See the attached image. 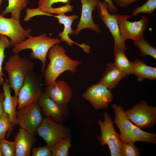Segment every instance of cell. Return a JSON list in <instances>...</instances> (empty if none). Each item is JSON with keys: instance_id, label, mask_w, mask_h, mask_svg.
I'll use <instances>...</instances> for the list:
<instances>
[{"instance_id": "6da1fadb", "label": "cell", "mask_w": 156, "mask_h": 156, "mask_svg": "<svg viewBox=\"0 0 156 156\" xmlns=\"http://www.w3.org/2000/svg\"><path fill=\"white\" fill-rule=\"evenodd\" d=\"M48 56L49 62L43 72L44 83L47 86L57 80L65 72L72 73L77 71L81 62L74 60L66 54L65 49L59 44H55L49 50Z\"/></svg>"}, {"instance_id": "7a4b0ae2", "label": "cell", "mask_w": 156, "mask_h": 156, "mask_svg": "<svg viewBox=\"0 0 156 156\" xmlns=\"http://www.w3.org/2000/svg\"><path fill=\"white\" fill-rule=\"evenodd\" d=\"M61 42V40L57 38L48 37L46 33L36 36L30 35L24 41L13 47L12 52L13 54H18L23 50H31L32 52L29 55L30 57L33 59H38L41 61L43 72L45 68L47 56L50 49Z\"/></svg>"}, {"instance_id": "3957f363", "label": "cell", "mask_w": 156, "mask_h": 156, "mask_svg": "<svg viewBox=\"0 0 156 156\" xmlns=\"http://www.w3.org/2000/svg\"><path fill=\"white\" fill-rule=\"evenodd\" d=\"M34 67V62L26 57L14 54L10 56L4 70L8 73L9 86L14 90V96L18 97L25 78Z\"/></svg>"}, {"instance_id": "277c9868", "label": "cell", "mask_w": 156, "mask_h": 156, "mask_svg": "<svg viewBox=\"0 0 156 156\" xmlns=\"http://www.w3.org/2000/svg\"><path fill=\"white\" fill-rule=\"evenodd\" d=\"M44 92L41 75H38L34 70L31 71L25 78L19 90L18 109L38 102Z\"/></svg>"}, {"instance_id": "5b68a950", "label": "cell", "mask_w": 156, "mask_h": 156, "mask_svg": "<svg viewBox=\"0 0 156 156\" xmlns=\"http://www.w3.org/2000/svg\"><path fill=\"white\" fill-rule=\"evenodd\" d=\"M124 112L130 121L140 129L151 127L156 123V107L149 105L144 100L140 101Z\"/></svg>"}, {"instance_id": "8992f818", "label": "cell", "mask_w": 156, "mask_h": 156, "mask_svg": "<svg viewBox=\"0 0 156 156\" xmlns=\"http://www.w3.org/2000/svg\"><path fill=\"white\" fill-rule=\"evenodd\" d=\"M113 14L117 19L123 41L125 42L127 39L135 41L144 38V32L147 28L148 17L144 16L139 21L131 22L127 20L131 17V15Z\"/></svg>"}, {"instance_id": "52a82bcc", "label": "cell", "mask_w": 156, "mask_h": 156, "mask_svg": "<svg viewBox=\"0 0 156 156\" xmlns=\"http://www.w3.org/2000/svg\"><path fill=\"white\" fill-rule=\"evenodd\" d=\"M103 121L99 120L101 134L98 139L102 145H107L111 156H120V147L122 141L120 134L117 133L114 128L112 119L107 112L103 114Z\"/></svg>"}, {"instance_id": "ba28073f", "label": "cell", "mask_w": 156, "mask_h": 156, "mask_svg": "<svg viewBox=\"0 0 156 156\" xmlns=\"http://www.w3.org/2000/svg\"><path fill=\"white\" fill-rule=\"evenodd\" d=\"M16 117L20 128L34 135L43 119L41 109L38 102L18 109L16 111Z\"/></svg>"}, {"instance_id": "9c48e42d", "label": "cell", "mask_w": 156, "mask_h": 156, "mask_svg": "<svg viewBox=\"0 0 156 156\" xmlns=\"http://www.w3.org/2000/svg\"><path fill=\"white\" fill-rule=\"evenodd\" d=\"M37 133L52 148L60 140L70 136L68 128L47 117L43 118Z\"/></svg>"}, {"instance_id": "30bf717a", "label": "cell", "mask_w": 156, "mask_h": 156, "mask_svg": "<svg viewBox=\"0 0 156 156\" xmlns=\"http://www.w3.org/2000/svg\"><path fill=\"white\" fill-rule=\"evenodd\" d=\"M20 22L13 17L6 18L0 14V35L10 38V47H13L24 41L31 32V28L24 29Z\"/></svg>"}, {"instance_id": "8fae6325", "label": "cell", "mask_w": 156, "mask_h": 156, "mask_svg": "<svg viewBox=\"0 0 156 156\" xmlns=\"http://www.w3.org/2000/svg\"><path fill=\"white\" fill-rule=\"evenodd\" d=\"M82 97L89 101L95 109L98 110L107 108L113 96L110 90L98 83L88 88Z\"/></svg>"}, {"instance_id": "7c38bea8", "label": "cell", "mask_w": 156, "mask_h": 156, "mask_svg": "<svg viewBox=\"0 0 156 156\" xmlns=\"http://www.w3.org/2000/svg\"><path fill=\"white\" fill-rule=\"evenodd\" d=\"M38 102L42 112L46 117L61 124L66 120L69 113L67 105L57 103L44 92L41 95Z\"/></svg>"}, {"instance_id": "4fadbf2b", "label": "cell", "mask_w": 156, "mask_h": 156, "mask_svg": "<svg viewBox=\"0 0 156 156\" xmlns=\"http://www.w3.org/2000/svg\"><path fill=\"white\" fill-rule=\"evenodd\" d=\"M97 6L99 16L109 29L114 40V46L122 47L126 51L125 42L121 39L117 19L114 14L109 13L107 4L105 1L101 2L99 0Z\"/></svg>"}, {"instance_id": "5bb4252c", "label": "cell", "mask_w": 156, "mask_h": 156, "mask_svg": "<svg viewBox=\"0 0 156 156\" xmlns=\"http://www.w3.org/2000/svg\"><path fill=\"white\" fill-rule=\"evenodd\" d=\"M44 92L57 103L67 105L73 97L72 89L69 85L63 80H56L46 86Z\"/></svg>"}, {"instance_id": "9a60e30c", "label": "cell", "mask_w": 156, "mask_h": 156, "mask_svg": "<svg viewBox=\"0 0 156 156\" xmlns=\"http://www.w3.org/2000/svg\"><path fill=\"white\" fill-rule=\"evenodd\" d=\"M82 5L81 16L76 29L74 31L75 35H77L82 30L90 29L96 32L101 31L99 25L94 22L92 13L97 6L99 0H80Z\"/></svg>"}, {"instance_id": "2e32d148", "label": "cell", "mask_w": 156, "mask_h": 156, "mask_svg": "<svg viewBox=\"0 0 156 156\" xmlns=\"http://www.w3.org/2000/svg\"><path fill=\"white\" fill-rule=\"evenodd\" d=\"M3 90L4 94L3 106L4 112L9 115L10 126L7 134V137L9 138L13 131L15 125H17L16 108L18 104V97L12 96L8 79L5 78L3 84Z\"/></svg>"}, {"instance_id": "e0dca14e", "label": "cell", "mask_w": 156, "mask_h": 156, "mask_svg": "<svg viewBox=\"0 0 156 156\" xmlns=\"http://www.w3.org/2000/svg\"><path fill=\"white\" fill-rule=\"evenodd\" d=\"M58 19L60 24L64 25V28L63 31L58 34V36L60 37L61 41L65 42L70 46H72L75 44L81 47L83 50L88 53L90 51V47L88 44L83 43L80 44L76 43L72 40L69 37V34H73L74 31L72 28V25L74 21L77 19L78 16L77 14H73L70 16H66L64 13H62L57 15H52Z\"/></svg>"}, {"instance_id": "ac0fdd59", "label": "cell", "mask_w": 156, "mask_h": 156, "mask_svg": "<svg viewBox=\"0 0 156 156\" xmlns=\"http://www.w3.org/2000/svg\"><path fill=\"white\" fill-rule=\"evenodd\" d=\"M111 107L114 109L115 115L114 122L116 124L120 130L122 141L133 143L131 137L133 124L126 115L121 106L114 103Z\"/></svg>"}, {"instance_id": "d6986e66", "label": "cell", "mask_w": 156, "mask_h": 156, "mask_svg": "<svg viewBox=\"0 0 156 156\" xmlns=\"http://www.w3.org/2000/svg\"><path fill=\"white\" fill-rule=\"evenodd\" d=\"M34 135L25 129L20 128L15 136V156H30L32 147L36 142Z\"/></svg>"}, {"instance_id": "ffe728a7", "label": "cell", "mask_w": 156, "mask_h": 156, "mask_svg": "<svg viewBox=\"0 0 156 156\" xmlns=\"http://www.w3.org/2000/svg\"><path fill=\"white\" fill-rule=\"evenodd\" d=\"M128 76L114 63H108L98 83L111 90L116 88L119 82Z\"/></svg>"}, {"instance_id": "44dd1931", "label": "cell", "mask_w": 156, "mask_h": 156, "mask_svg": "<svg viewBox=\"0 0 156 156\" xmlns=\"http://www.w3.org/2000/svg\"><path fill=\"white\" fill-rule=\"evenodd\" d=\"M132 70L140 82L145 79L153 81L156 78V67L148 66L142 60L136 59L132 62Z\"/></svg>"}, {"instance_id": "7402d4cb", "label": "cell", "mask_w": 156, "mask_h": 156, "mask_svg": "<svg viewBox=\"0 0 156 156\" xmlns=\"http://www.w3.org/2000/svg\"><path fill=\"white\" fill-rule=\"evenodd\" d=\"M114 50L115 55L114 64L128 76L132 74V62L129 61L126 56L125 49L122 47L114 46Z\"/></svg>"}, {"instance_id": "603a6c76", "label": "cell", "mask_w": 156, "mask_h": 156, "mask_svg": "<svg viewBox=\"0 0 156 156\" xmlns=\"http://www.w3.org/2000/svg\"><path fill=\"white\" fill-rule=\"evenodd\" d=\"M8 5L2 11L1 14L3 16L8 13H10L11 17L20 21L21 11L26 8L29 0H8Z\"/></svg>"}, {"instance_id": "cb8c5ba5", "label": "cell", "mask_w": 156, "mask_h": 156, "mask_svg": "<svg viewBox=\"0 0 156 156\" xmlns=\"http://www.w3.org/2000/svg\"><path fill=\"white\" fill-rule=\"evenodd\" d=\"M131 140L134 143L142 141L156 144V134L144 131L133 124L131 131Z\"/></svg>"}, {"instance_id": "d4e9b609", "label": "cell", "mask_w": 156, "mask_h": 156, "mask_svg": "<svg viewBox=\"0 0 156 156\" xmlns=\"http://www.w3.org/2000/svg\"><path fill=\"white\" fill-rule=\"evenodd\" d=\"M71 137L69 136L60 140L52 147V156H68L71 146Z\"/></svg>"}, {"instance_id": "484cf974", "label": "cell", "mask_w": 156, "mask_h": 156, "mask_svg": "<svg viewBox=\"0 0 156 156\" xmlns=\"http://www.w3.org/2000/svg\"><path fill=\"white\" fill-rule=\"evenodd\" d=\"M133 44L140 50L142 56L149 55L156 59V47L151 45L144 37L134 41Z\"/></svg>"}, {"instance_id": "4316f807", "label": "cell", "mask_w": 156, "mask_h": 156, "mask_svg": "<svg viewBox=\"0 0 156 156\" xmlns=\"http://www.w3.org/2000/svg\"><path fill=\"white\" fill-rule=\"evenodd\" d=\"M10 40L7 37L0 35V87L4 81L3 73L2 70V65L5 56V50L6 48L10 47Z\"/></svg>"}, {"instance_id": "83f0119b", "label": "cell", "mask_w": 156, "mask_h": 156, "mask_svg": "<svg viewBox=\"0 0 156 156\" xmlns=\"http://www.w3.org/2000/svg\"><path fill=\"white\" fill-rule=\"evenodd\" d=\"M134 143L122 141L120 147V156H139V149Z\"/></svg>"}, {"instance_id": "f1b7e54d", "label": "cell", "mask_w": 156, "mask_h": 156, "mask_svg": "<svg viewBox=\"0 0 156 156\" xmlns=\"http://www.w3.org/2000/svg\"><path fill=\"white\" fill-rule=\"evenodd\" d=\"M156 8V0H147L140 7H137L132 12L131 16H135L141 13L152 14Z\"/></svg>"}, {"instance_id": "f546056e", "label": "cell", "mask_w": 156, "mask_h": 156, "mask_svg": "<svg viewBox=\"0 0 156 156\" xmlns=\"http://www.w3.org/2000/svg\"><path fill=\"white\" fill-rule=\"evenodd\" d=\"M58 2H62L66 3V5H69L70 3V0H38V8L42 12L50 14L49 12L53 8L52 7L53 5Z\"/></svg>"}, {"instance_id": "4dcf8cb0", "label": "cell", "mask_w": 156, "mask_h": 156, "mask_svg": "<svg viewBox=\"0 0 156 156\" xmlns=\"http://www.w3.org/2000/svg\"><path fill=\"white\" fill-rule=\"evenodd\" d=\"M2 156H15L16 145L14 142H10L5 138L1 140Z\"/></svg>"}, {"instance_id": "1f68e13d", "label": "cell", "mask_w": 156, "mask_h": 156, "mask_svg": "<svg viewBox=\"0 0 156 156\" xmlns=\"http://www.w3.org/2000/svg\"><path fill=\"white\" fill-rule=\"evenodd\" d=\"M10 126L8 115L4 112L0 117V140L5 138Z\"/></svg>"}, {"instance_id": "d6a6232c", "label": "cell", "mask_w": 156, "mask_h": 156, "mask_svg": "<svg viewBox=\"0 0 156 156\" xmlns=\"http://www.w3.org/2000/svg\"><path fill=\"white\" fill-rule=\"evenodd\" d=\"M52 148L48 145L38 148L33 147L32 156H52Z\"/></svg>"}, {"instance_id": "836d02e7", "label": "cell", "mask_w": 156, "mask_h": 156, "mask_svg": "<svg viewBox=\"0 0 156 156\" xmlns=\"http://www.w3.org/2000/svg\"><path fill=\"white\" fill-rule=\"evenodd\" d=\"M138 0H113L117 6L120 7H126Z\"/></svg>"}, {"instance_id": "e575fe53", "label": "cell", "mask_w": 156, "mask_h": 156, "mask_svg": "<svg viewBox=\"0 0 156 156\" xmlns=\"http://www.w3.org/2000/svg\"><path fill=\"white\" fill-rule=\"evenodd\" d=\"M108 5V9L112 13L116 12L118 8L113 3L112 0H104Z\"/></svg>"}, {"instance_id": "d590c367", "label": "cell", "mask_w": 156, "mask_h": 156, "mask_svg": "<svg viewBox=\"0 0 156 156\" xmlns=\"http://www.w3.org/2000/svg\"><path fill=\"white\" fill-rule=\"evenodd\" d=\"M4 98V94L3 92H0V117L2 116L4 112L3 106Z\"/></svg>"}, {"instance_id": "8d00e7d4", "label": "cell", "mask_w": 156, "mask_h": 156, "mask_svg": "<svg viewBox=\"0 0 156 156\" xmlns=\"http://www.w3.org/2000/svg\"><path fill=\"white\" fill-rule=\"evenodd\" d=\"M3 0H0V14H1V5L2 4Z\"/></svg>"}, {"instance_id": "74e56055", "label": "cell", "mask_w": 156, "mask_h": 156, "mask_svg": "<svg viewBox=\"0 0 156 156\" xmlns=\"http://www.w3.org/2000/svg\"><path fill=\"white\" fill-rule=\"evenodd\" d=\"M0 156H2L1 149V140H0Z\"/></svg>"}]
</instances>
